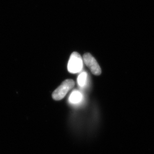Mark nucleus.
<instances>
[{
    "label": "nucleus",
    "instance_id": "2",
    "mask_svg": "<svg viewBox=\"0 0 154 154\" xmlns=\"http://www.w3.org/2000/svg\"><path fill=\"white\" fill-rule=\"evenodd\" d=\"M83 68V60L81 55L78 52L72 53L69 61L68 69L71 73L80 72Z\"/></svg>",
    "mask_w": 154,
    "mask_h": 154
},
{
    "label": "nucleus",
    "instance_id": "3",
    "mask_svg": "<svg viewBox=\"0 0 154 154\" xmlns=\"http://www.w3.org/2000/svg\"><path fill=\"white\" fill-rule=\"evenodd\" d=\"M83 61L89 68L92 74L96 76H99L102 73V70L95 58L90 53H87L84 54Z\"/></svg>",
    "mask_w": 154,
    "mask_h": 154
},
{
    "label": "nucleus",
    "instance_id": "4",
    "mask_svg": "<svg viewBox=\"0 0 154 154\" xmlns=\"http://www.w3.org/2000/svg\"><path fill=\"white\" fill-rule=\"evenodd\" d=\"M82 96L81 94L80 93L79 91H74L72 93L70 97V101L73 103H77L80 102L81 100Z\"/></svg>",
    "mask_w": 154,
    "mask_h": 154
},
{
    "label": "nucleus",
    "instance_id": "1",
    "mask_svg": "<svg viewBox=\"0 0 154 154\" xmlns=\"http://www.w3.org/2000/svg\"><path fill=\"white\" fill-rule=\"evenodd\" d=\"M75 84V83L73 80H65L52 93V98L55 101H60L63 99L68 92L74 87Z\"/></svg>",
    "mask_w": 154,
    "mask_h": 154
},
{
    "label": "nucleus",
    "instance_id": "5",
    "mask_svg": "<svg viewBox=\"0 0 154 154\" xmlns=\"http://www.w3.org/2000/svg\"><path fill=\"white\" fill-rule=\"evenodd\" d=\"M87 74L85 72H83L79 76L78 78V83L80 86H84L86 83Z\"/></svg>",
    "mask_w": 154,
    "mask_h": 154
}]
</instances>
